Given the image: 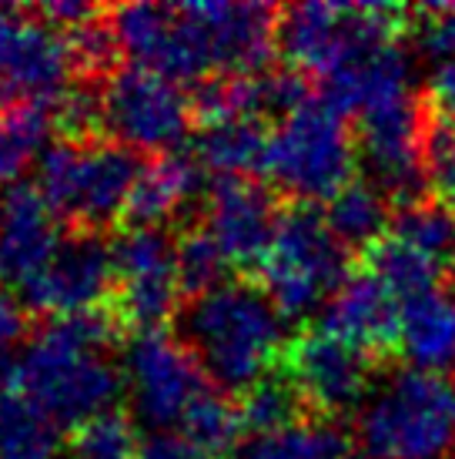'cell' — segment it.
<instances>
[{
	"mask_svg": "<svg viewBox=\"0 0 455 459\" xmlns=\"http://www.w3.org/2000/svg\"><path fill=\"white\" fill-rule=\"evenodd\" d=\"M27 17H30V13H24L21 7L0 4V74H4V67H7V61H11L13 44H17V38H21Z\"/></svg>",
	"mask_w": 455,
	"mask_h": 459,
	"instance_id": "d590c367",
	"label": "cell"
},
{
	"mask_svg": "<svg viewBox=\"0 0 455 459\" xmlns=\"http://www.w3.org/2000/svg\"><path fill=\"white\" fill-rule=\"evenodd\" d=\"M325 221L335 231L345 248H375L392 229V198L382 192L375 181L355 178L345 185L329 204H325Z\"/></svg>",
	"mask_w": 455,
	"mask_h": 459,
	"instance_id": "44dd1931",
	"label": "cell"
},
{
	"mask_svg": "<svg viewBox=\"0 0 455 459\" xmlns=\"http://www.w3.org/2000/svg\"><path fill=\"white\" fill-rule=\"evenodd\" d=\"M228 268L231 265H228L225 252L218 248V242L208 235L204 225L181 231V238H177V281H181L185 302L215 292L218 285L231 281Z\"/></svg>",
	"mask_w": 455,
	"mask_h": 459,
	"instance_id": "f1b7e54d",
	"label": "cell"
},
{
	"mask_svg": "<svg viewBox=\"0 0 455 459\" xmlns=\"http://www.w3.org/2000/svg\"><path fill=\"white\" fill-rule=\"evenodd\" d=\"M339 459H365V456H358V453H345V456H339Z\"/></svg>",
	"mask_w": 455,
	"mask_h": 459,
	"instance_id": "f35d334b",
	"label": "cell"
},
{
	"mask_svg": "<svg viewBox=\"0 0 455 459\" xmlns=\"http://www.w3.org/2000/svg\"><path fill=\"white\" fill-rule=\"evenodd\" d=\"M399 352L412 369L449 372L455 366V292L442 285L412 295L399 316Z\"/></svg>",
	"mask_w": 455,
	"mask_h": 459,
	"instance_id": "ac0fdd59",
	"label": "cell"
},
{
	"mask_svg": "<svg viewBox=\"0 0 455 459\" xmlns=\"http://www.w3.org/2000/svg\"><path fill=\"white\" fill-rule=\"evenodd\" d=\"M124 372L134 416L154 433H171V426H181L191 406L215 389L194 352L165 329L131 335Z\"/></svg>",
	"mask_w": 455,
	"mask_h": 459,
	"instance_id": "9c48e42d",
	"label": "cell"
},
{
	"mask_svg": "<svg viewBox=\"0 0 455 459\" xmlns=\"http://www.w3.org/2000/svg\"><path fill=\"white\" fill-rule=\"evenodd\" d=\"M416 48L435 65H455V4H425L416 11Z\"/></svg>",
	"mask_w": 455,
	"mask_h": 459,
	"instance_id": "1f68e13d",
	"label": "cell"
},
{
	"mask_svg": "<svg viewBox=\"0 0 455 459\" xmlns=\"http://www.w3.org/2000/svg\"><path fill=\"white\" fill-rule=\"evenodd\" d=\"M345 453V439L331 422L298 420L279 433L248 436L238 459H339Z\"/></svg>",
	"mask_w": 455,
	"mask_h": 459,
	"instance_id": "cb8c5ba5",
	"label": "cell"
},
{
	"mask_svg": "<svg viewBox=\"0 0 455 459\" xmlns=\"http://www.w3.org/2000/svg\"><path fill=\"white\" fill-rule=\"evenodd\" d=\"M61 215L34 181H17L0 195V281L21 289L61 248Z\"/></svg>",
	"mask_w": 455,
	"mask_h": 459,
	"instance_id": "2e32d148",
	"label": "cell"
},
{
	"mask_svg": "<svg viewBox=\"0 0 455 459\" xmlns=\"http://www.w3.org/2000/svg\"><path fill=\"white\" fill-rule=\"evenodd\" d=\"M138 459H208L202 449L181 433H151L141 439Z\"/></svg>",
	"mask_w": 455,
	"mask_h": 459,
	"instance_id": "836d02e7",
	"label": "cell"
},
{
	"mask_svg": "<svg viewBox=\"0 0 455 459\" xmlns=\"http://www.w3.org/2000/svg\"><path fill=\"white\" fill-rule=\"evenodd\" d=\"M114 285V245L101 231H71L54 258L17 292L27 308L51 319L98 312Z\"/></svg>",
	"mask_w": 455,
	"mask_h": 459,
	"instance_id": "4fadbf2b",
	"label": "cell"
},
{
	"mask_svg": "<svg viewBox=\"0 0 455 459\" xmlns=\"http://www.w3.org/2000/svg\"><path fill=\"white\" fill-rule=\"evenodd\" d=\"M285 372L305 403L325 416L358 412L379 383L372 376V352L345 342L322 325L302 332L285 352Z\"/></svg>",
	"mask_w": 455,
	"mask_h": 459,
	"instance_id": "7c38bea8",
	"label": "cell"
},
{
	"mask_svg": "<svg viewBox=\"0 0 455 459\" xmlns=\"http://www.w3.org/2000/svg\"><path fill=\"white\" fill-rule=\"evenodd\" d=\"M365 268L375 272V275L392 289L399 302H405V299H412V295L439 289V285H442L445 262L425 255V252H418L412 245L399 242L395 235H385L375 248L365 252Z\"/></svg>",
	"mask_w": 455,
	"mask_h": 459,
	"instance_id": "603a6c76",
	"label": "cell"
},
{
	"mask_svg": "<svg viewBox=\"0 0 455 459\" xmlns=\"http://www.w3.org/2000/svg\"><path fill=\"white\" fill-rule=\"evenodd\" d=\"M181 342L202 362L204 376L221 393H248L271 376L285 345V316L262 285L225 281L215 292L185 302Z\"/></svg>",
	"mask_w": 455,
	"mask_h": 459,
	"instance_id": "7a4b0ae2",
	"label": "cell"
},
{
	"mask_svg": "<svg viewBox=\"0 0 455 459\" xmlns=\"http://www.w3.org/2000/svg\"><path fill=\"white\" fill-rule=\"evenodd\" d=\"M51 101H21L0 115V188L7 192L51 148Z\"/></svg>",
	"mask_w": 455,
	"mask_h": 459,
	"instance_id": "7402d4cb",
	"label": "cell"
},
{
	"mask_svg": "<svg viewBox=\"0 0 455 459\" xmlns=\"http://www.w3.org/2000/svg\"><path fill=\"white\" fill-rule=\"evenodd\" d=\"M111 27L131 65L194 88L215 74L202 30L188 17L185 4H124L111 11Z\"/></svg>",
	"mask_w": 455,
	"mask_h": 459,
	"instance_id": "8fae6325",
	"label": "cell"
},
{
	"mask_svg": "<svg viewBox=\"0 0 455 459\" xmlns=\"http://www.w3.org/2000/svg\"><path fill=\"white\" fill-rule=\"evenodd\" d=\"M11 393H17V359L0 352V403Z\"/></svg>",
	"mask_w": 455,
	"mask_h": 459,
	"instance_id": "8d00e7d4",
	"label": "cell"
},
{
	"mask_svg": "<svg viewBox=\"0 0 455 459\" xmlns=\"http://www.w3.org/2000/svg\"><path fill=\"white\" fill-rule=\"evenodd\" d=\"M279 215L268 188L248 178H215L204 198L202 225L225 252L228 265L258 272L271 248Z\"/></svg>",
	"mask_w": 455,
	"mask_h": 459,
	"instance_id": "9a60e30c",
	"label": "cell"
},
{
	"mask_svg": "<svg viewBox=\"0 0 455 459\" xmlns=\"http://www.w3.org/2000/svg\"><path fill=\"white\" fill-rule=\"evenodd\" d=\"M365 459H455V376L395 369L355 412Z\"/></svg>",
	"mask_w": 455,
	"mask_h": 459,
	"instance_id": "3957f363",
	"label": "cell"
},
{
	"mask_svg": "<svg viewBox=\"0 0 455 459\" xmlns=\"http://www.w3.org/2000/svg\"><path fill=\"white\" fill-rule=\"evenodd\" d=\"M221 77L265 74L279 48V17L268 4H185Z\"/></svg>",
	"mask_w": 455,
	"mask_h": 459,
	"instance_id": "5bb4252c",
	"label": "cell"
},
{
	"mask_svg": "<svg viewBox=\"0 0 455 459\" xmlns=\"http://www.w3.org/2000/svg\"><path fill=\"white\" fill-rule=\"evenodd\" d=\"M141 171V154L117 141H54L40 154L34 185L77 231H101L117 215L124 218Z\"/></svg>",
	"mask_w": 455,
	"mask_h": 459,
	"instance_id": "8992f818",
	"label": "cell"
},
{
	"mask_svg": "<svg viewBox=\"0 0 455 459\" xmlns=\"http://www.w3.org/2000/svg\"><path fill=\"white\" fill-rule=\"evenodd\" d=\"M11 98H13V91L7 88V84H4V81H0V115H4V111H7V108H11Z\"/></svg>",
	"mask_w": 455,
	"mask_h": 459,
	"instance_id": "74e56055",
	"label": "cell"
},
{
	"mask_svg": "<svg viewBox=\"0 0 455 459\" xmlns=\"http://www.w3.org/2000/svg\"><path fill=\"white\" fill-rule=\"evenodd\" d=\"M181 436H188L208 459L225 456L228 449L238 446V439L245 436L238 403H228V395L221 389L204 393L181 422Z\"/></svg>",
	"mask_w": 455,
	"mask_h": 459,
	"instance_id": "4316f807",
	"label": "cell"
},
{
	"mask_svg": "<svg viewBox=\"0 0 455 459\" xmlns=\"http://www.w3.org/2000/svg\"><path fill=\"white\" fill-rule=\"evenodd\" d=\"M117 319L98 312L47 319L17 359V393L61 429L114 409L121 369L107 359Z\"/></svg>",
	"mask_w": 455,
	"mask_h": 459,
	"instance_id": "6da1fadb",
	"label": "cell"
},
{
	"mask_svg": "<svg viewBox=\"0 0 455 459\" xmlns=\"http://www.w3.org/2000/svg\"><path fill=\"white\" fill-rule=\"evenodd\" d=\"M348 275V248L335 238L325 215H318L312 204L285 208L258 268L262 289L285 322H302L322 312Z\"/></svg>",
	"mask_w": 455,
	"mask_h": 459,
	"instance_id": "52a82bcc",
	"label": "cell"
},
{
	"mask_svg": "<svg viewBox=\"0 0 455 459\" xmlns=\"http://www.w3.org/2000/svg\"><path fill=\"white\" fill-rule=\"evenodd\" d=\"M422 178L435 202L455 208V121L429 115L425 148H422Z\"/></svg>",
	"mask_w": 455,
	"mask_h": 459,
	"instance_id": "4dcf8cb0",
	"label": "cell"
},
{
	"mask_svg": "<svg viewBox=\"0 0 455 459\" xmlns=\"http://www.w3.org/2000/svg\"><path fill=\"white\" fill-rule=\"evenodd\" d=\"M104 7H98V4H77V0H51V4H40L38 11H34V17H40L44 24L57 27V30H74V27L81 24H90V21H98V17H104Z\"/></svg>",
	"mask_w": 455,
	"mask_h": 459,
	"instance_id": "d6a6232c",
	"label": "cell"
},
{
	"mask_svg": "<svg viewBox=\"0 0 455 459\" xmlns=\"http://www.w3.org/2000/svg\"><path fill=\"white\" fill-rule=\"evenodd\" d=\"M57 426L27 395L11 393L0 403V459H54Z\"/></svg>",
	"mask_w": 455,
	"mask_h": 459,
	"instance_id": "d4e9b609",
	"label": "cell"
},
{
	"mask_svg": "<svg viewBox=\"0 0 455 459\" xmlns=\"http://www.w3.org/2000/svg\"><path fill=\"white\" fill-rule=\"evenodd\" d=\"M27 329L24 306L13 299V292L0 281V352H7Z\"/></svg>",
	"mask_w": 455,
	"mask_h": 459,
	"instance_id": "e575fe53",
	"label": "cell"
},
{
	"mask_svg": "<svg viewBox=\"0 0 455 459\" xmlns=\"http://www.w3.org/2000/svg\"><path fill=\"white\" fill-rule=\"evenodd\" d=\"M402 13L389 4H295L279 17V51L291 71L322 84L399 40Z\"/></svg>",
	"mask_w": 455,
	"mask_h": 459,
	"instance_id": "5b68a950",
	"label": "cell"
},
{
	"mask_svg": "<svg viewBox=\"0 0 455 459\" xmlns=\"http://www.w3.org/2000/svg\"><path fill=\"white\" fill-rule=\"evenodd\" d=\"M101 108L104 131L117 144L154 154L177 152L194 117L191 98L181 84L138 65H124L107 74Z\"/></svg>",
	"mask_w": 455,
	"mask_h": 459,
	"instance_id": "ba28073f",
	"label": "cell"
},
{
	"mask_svg": "<svg viewBox=\"0 0 455 459\" xmlns=\"http://www.w3.org/2000/svg\"><path fill=\"white\" fill-rule=\"evenodd\" d=\"M389 235L399 242L412 245L425 255L439 258V262H452L455 258V208L435 202V198H416V202L402 204L392 218Z\"/></svg>",
	"mask_w": 455,
	"mask_h": 459,
	"instance_id": "484cf974",
	"label": "cell"
},
{
	"mask_svg": "<svg viewBox=\"0 0 455 459\" xmlns=\"http://www.w3.org/2000/svg\"><path fill=\"white\" fill-rule=\"evenodd\" d=\"M399 316L402 302L395 299L392 289L375 272L358 268L322 308L318 325L365 352H382L399 342Z\"/></svg>",
	"mask_w": 455,
	"mask_h": 459,
	"instance_id": "e0dca14e",
	"label": "cell"
},
{
	"mask_svg": "<svg viewBox=\"0 0 455 459\" xmlns=\"http://www.w3.org/2000/svg\"><path fill=\"white\" fill-rule=\"evenodd\" d=\"M114 319L134 332L165 329L177 312V242L165 229H124L114 242Z\"/></svg>",
	"mask_w": 455,
	"mask_h": 459,
	"instance_id": "30bf717a",
	"label": "cell"
},
{
	"mask_svg": "<svg viewBox=\"0 0 455 459\" xmlns=\"http://www.w3.org/2000/svg\"><path fill=\"white\" fill-rule=\"evenodd\" d=\"M138 453L141 439L134 420L117 409L81 422L71 436V459H138Z\"/></svg>",
	"mask_w": 455,
	"mask_h": 459,
	"instance_id": "f546056e",
	"label": "cell"
},
{
	"mask_svg": "<svg viewBox=\"0 0 455 459\" xmlns=\"http://www.w3.org/2000/svg\"><path fill=\"white\" fill-rule=\"evenodd\" d=\"M302 406L305 399L291 385L288 376H268V379H262V383L252 385L248 393L241 395V426H245L248 436L279 433V429L302 420Z\"/></svg>",
	"mask_w": 455,
	"mask_h": 459,
	"instance_id": "83f0119b",
	"label": "cell"
},
{
	"mask_svg": "<svg viewBox=\"0 0 455 459\" xmlns=\"http://www.w3.org/2000/svg\"><path fill=\"white\" fill-rule=\"evenodd\" d=\"M268 141L271 131L265 121H221L208 125L191 144V154L198 158L204 171L215 178H265Z\"/></svg>",
	"mask_w": 455,
	"mask_h": 459,
	"instance_id": "ffe728a7",
	"label": "cell"
},
{
	"mask_svg": "<svg viewBox=\"0 0 455 459\" xmlns=\"http://www.w3.org/2000/svg\"><path fill=\"white\" fill-rule=\"evenodd\" d=\"M202 181L204 168L191 152H167L154 161H144V171L124 208L127 229H161V221L202 192Z\"/></svg>",
	"mask_w": 455,
	"mask_h": 459,
	"instance_id": "d6986e66",
	"label": "cell"
},
{
	"mask_svg": "<svg viewBox=\"0 0 455 459\" xmlns=\"http://www.w3.org/2000/svg\"><path fill=\"white\" fill-rule=\"evenodd\" d=\"M355 161L358 141L348 117L318 94L271 128L265 178L291 195L295 204H329L355 181Z\"/></svg>",
	"mask_w": 455,
	"mask_h": 459,
	"instance_id": "277c9868",
	"label": "cell"
},
{
	"mask_svg": "<svg viewBox=\"0 0 455 459\" xmlns=\"http://www.w3.org/2000/svg\"><path fill=\"white\" fill-rule=\"evenodd\" d=\"M452 281H455V258H452Z\"/></svg>",
	"mask_w": 455,
	"mask_h": 459,
	"instance_id": "ab89813d",
	"label": "cell"
}]
</instances>
